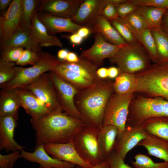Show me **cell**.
<instances>
[{"label": "cell", "instance_id": "681fc988", "mask_svg": "<svg viewBox=\"0 0 168 168\" xmlns=\"http://www.w3.org/2000/svg\"><path fill=\"white\" fill-rule=\"evenodd\" d=\"M108 69V77L111 78L116 77L119 75L120 72L118 68L112 67Z\"/></svg>", "mask_w": 168, "mask_h": 168}, {"label": "cell", "instance_id": "f546056e", "mask_svg": "<svg viewBox=\"0 0 168 168\" xmlns=\"http://www.w3.org/2000/svg\"><path fill=\"white\" fill-rule=\"evenodd\" d=\"M120 18L128 26L138 42L144 47L150 57L153 60H158V54L156 43L151 29L148 28L142 31L137 32L129 26L121 18Z\"/></svg>", "mask_w": 168, "mask_h": 168}, {"label": "cell", "instance_id": "bcb514c9", "mask_svg": "<svg viewBox=\"0 0 168 168\" xmlns=\"http://www.w3.org/2000/svg\"><path fill=\"white\" fill-rule=\"evenodd\" d=\"M68 39L72 43L76 45L81 44L84 39L77 33L69 35L68 36Z\"/></svg>", "mask_w": 168, "mask_h": 168}, {"label": "cell", "instance_id": "836d02e7", "mask_svg": "<svg viewBox=\"0 0 168 168\" xmlns=\"http://www.w3.org/2000/svg\"><path fill=\"white\" fill-rule=\"evenodd\" d=\"M38 2L35 0H21V28H31L32 18Z\"/></svg>", "mask_w": 168, "mask_h": 168}, {"label": "cell", "instance_id": "8fae6325", "mask_svg": "<svg viewBox=\"0 0 168 168\" xmlns=\"http://www.w3.org/2000/svg\"><path fill=\"white\" fill-rule=\"evenodd\" d=\"M21 27V0H13L0 17L1 41L11 37Z\"/></svg>", "mask_w": 168, "mask_h": 168}, {"label": "cell", "instance_id": "52a82bcc", "mask_svg": "<svg viewBox=\"0 0 168 168\" xmlns=\"http://www.w3.org/2000/svg\"><path fill=\"white\" fill-rule=\"evenodd\" d=\"M157 117H168V101L159 98H142L129 107L126 125L140 126L146 120Z\"/></svg>", "mask_w": 168, "mask_h": 168}, {"label": "cell", "instance_id": "5bb4252c", "mask_svg": "<svg viewBox=\"0 0 168 168\" xmlns=\"http://www.w3.org/2000/svg\"><path fill=\"white\" fill-rule=\"evenodd\" d=\"M84 0H44L40 1V12L72 19Z\"/></svg>", "mask_w": 168, "mask_h": 168}, {"label": "cell", "instance_id": "7c38bea8", "mask_svg": "<svg viewBox=\"0 0 168 168\" xmlns=\"http://www.w3.org/2000/svg\"><path fill=\"white\" fill-rule=\"evenodd\" d=\"M148 135L141 125L126 126L125 129L118 135L113 150L125 160L128 152Z\"/></svg>", "mask_w": 168, "mask_h": 168}, {"label": "cell", "instance_id": "4316f807", "mask_svg": "<svg viewBox=\"0 0 168 168\" xmlns=\"http://www.w3.org/2000/svg\"><path fill=\"white\" fill-rule=\"evenodd\" d=\"M51 71L73 85L79 91L85 89L96 85L79 73L61 67L58 65Z\"/></svg>", "mask_w": 168, "mask_h": 168}, {"label": "cell", "instance_id": "5b68a950", "mask_svg": "<svg viewBox=\"0 0 168 168\" xmlns=\"http://www.w3.org/2000/svg\"><path fill=\"white\" fill-rule=\"evenodd\" d=\"M39 59L31 67L16 66L17 73L13 79L0 85L2 89H11L22 87L31 83L42 74L52 70L60 60L50 54L41 50L38 52Z\"/></svg>", "mask_w": 168, "mask_h": 168}, {"label": "cell", "instance_id": "484cf974", "mask_svg": "<svg viewBox=\"0 0 168 168\" xmlns=\"http://www.w3.org/2000/svg\"><path fill=\"white\" fill-rule=\"evenodd\" d=\"M37 10L32 20L31 29L42 47L56 46L62 48L63 44L59 39L49 34L44 26L39 19Z\"/></svg>", "mask_w": 168, "mask_h": 168}, {"label": "cell", "instance_id": "d6a6232c", "mask_svg": "<svg viewBox=\"0 0 168 168\" xmlns=\"http://www.w3.org/2000/svg\"><path fill=\"white\" fill-rule=\"evenodd\" d=\"M151 30L156 43L158 63L168 62V34L161 28Z\"/></svg>", "mask_w": 168, "mask_h": 168}, {"label": "cell", "instance_id": "816d5d0a", "mask_svg": "<svg viewBox=\"0 0 168 168\" xmlns=\"http://www.w3.org/2000/svg\"><path fill=\"white\" fill-rule=\"evenodd\" d=\"M97 74L100 78L105 79L108 77V69L105 68H99L97 71Z\"/></svg>", "mask_w": 168, "mask_h": 168}, {"label": "cell", "instance_id": "b9f144b4", "mask_svg": "<svg viewBox=\"0 0 168 168\" xmlns=\"http://www.w3.org/2000/svg\"><path fill=\"white\" fill-rule=\"evenodd\" d=\"M110 168H134L125 163L124 160L114 150L106 158Z\"/></svg>", "mask_w": 168, "mask_h": 168}, {"label": "cell", "instance_id": "f5cc1de1", "mask_svg": "<svg viewBox=\"0 0 168 168\" xmlns=\"http://www.w3.org/2000/svg\"><path fill=\"white\" fill-rule=\"evenodd\" d=\"M69 52L66 49H60L58 52L57 58L60 60L65 61Z\"/></svg>", "mask_w": 168, "mask_h": 168}, {"label": "cell", "instance_id": "74e56055", "mask_svg": "<svg viewBox=\"0 0 168 168\" xmlns=\"http://www.w3.org/2000/svg\"><path fill=\"white\" fill-rule=\"evenodd\" d=\"M109 21L127 44L138 42L128 26L119 17L117 20Z\"/></svg>", "mask_w": 168, "mask_h": 168}, {"label": "cell", "instance_id": "f907efd6", "mask_svg": "<svg viewBox=\"0 0 168 168\" xmlns=\"http://www.w3.org/2000/svg\"><path fill=\"white\" fill-rule=\"evenodd\" d=\"M161 27L168 34V13L166 12L163 16Z\"/></svg>", "mask_w": 168, "mask_h": 168}, {"label": "cell", "instance_id": "ab89813d", "mask_svg": "<svg viewBox=\"0 0 168 168\" xmlns=\"http://www.w3.org/2000/svg\"><path fill=\"white\" fill-rule=\"evenodd\" d=\"M39 59L38 52L24 49L21 56L15 63L16 65L23 66L27 64L33 65Z\"/></svg>", "mask_w": 168, "mask_h": 168}, {"label": "cell", "instance_id": "30bf717a", "mask_svg": "<svg viewBox=\"0 0 168 168\" xmlns=\"http://www.w3.org/2000/svg\"><path fill=\"white\" fill-rule=\"evenodd\" d=\"M63 111L76 118L81 120L75 104L74 99L79 91L52 71L49 72Z\"/></svg>", "mask_w": 168, "mask_h": 168}, {"label": "cell", "instance_id": "3957f363", "mask_svg": "<svg viewBox=\"0 0 168 168\" xmlns=\"http://www.w3.org/2000/svg\"><path fill=\"white\" fill-rule=\"evenodd\" d=\"M137 76L134 91L161 96L168 100V62L158 63Z\"/></svg>", "mask_w": 168, "mask_h": 168}, {"label": "cell", "instance_id": "cb8c5ba5", "mask_svg": "<svg viewBox=\"0 0 168 168\" xmlns=\"http://www.w3.org/2000/svg\"><path fill=\"white\" fill-rule=\"evenodd\" d=\"M21 107L16 89L0 91V116H10L17 120Z\"/></svg>", "mask_w": 168, "mask_h": 168}, {"label": "cell", "instance_id": "7a4b0ae2", "mask_svg": "<svg viewBox=\"0 0 168 168\" xmlns=\"http://www.w3.org/2000/svg\"><path fill=\"white\" fill-rule=\"evenodd\" d=\"M114 91L113 83L105 79L79 91L75 97V104L81 120L86 125L102 128L105 109Z\"/></svg>", "mask_w": 168, "mask_h": 168}, {"label": "cell", "instance_id": "603a6c76", "mask_svg": "<svg viewBox=\"0 0 168 168\" xmlns=\"http://www.w3.org/2000/svg\"><path fill=\"white\" fill-rule=\"evenodd\" d=\"M79 57V60L77 62L60 60L58 65L79 73L95 84L101 82L103 79L97 74V70L100 65L84 58L80 56Z\"/></svg>", "mask_w": 168, "mask_h": 168}, {"label": "cell", "instance_id": "6f0895ef", "mask_svg": "<svg viewBox=\"0 0 168 168\" xmlns=\"http://www.w3.org/2000/svg\"></svg>", "mask_w": 168, "mask_h": 168}, {"label": "cell", "instance_id": "e0dca14e", "mask_svg": "<svg viewBox=\"0 0 168 168\" xmlns=\"http://www.w3.org/2000/svg\"><path fill=\"white\" fill-rule=\"evenodd\" d=\"M21 153V157L30 162L38 163L43 168H74L75 165L50 156L46 152L42 145H37L33 152L23 150Z\"/></svg>", "mask_w": 168, "mask_h": 168}, {"label": "cell", "instance_id": "f35d334b", "mask_svg": "<svg viewBox=\"0 0 168 168\" xmlns=\"http://www.w3.org/2000/svg\"><path fill=\"white\" fill-rule=\"evenodd\" d=\"M24 49L19 47H12L2 49L0 59L15 63L20 58Z\"/></svg>", "mask_w": 168, "mask_h": 168}, {"label": "cell", "instance_id": "9c48e42d", "mask_svg": "<svg viewBox=\"0 0 168 168\" xmlns=\"http://www.w3.org/2000/svg\"><path fill=\"white\" fill-rule=\"evenodd\" d=\"M23 88L33 93L46 106L50 113L63 111L49 73H44Z\"/></svg>", "mask_w": 168, "mask_h": 168}, {"label": "cell", "instance_id": "8d00e7d4", "mask_svg": "<svg viewBox=\"0 0 168 168\" xmlns=\"http://www.w3.org/2000/svg\"><path fill=\"white\" fill-rule=\"evenodd\" d=\"M15 63L7 62L0 59V85L13 79L17 73Z\"/></svg>", "mask_w": 168, "mask_h": 168}, {"label": "cell", "instance_id": "c3c4849f", "mask_svg": "<svg viewBox=\"0 0 168 168\" xmlns=\"http://www.w3.org/2000/svg\"><path fill=\"white\" fill-rule=\"evenodd\" d=\"M79 56L74 52H69L67 56L66 61L70 63H76L78 61Z\"/></svg>", "mask_w": 168, "mask_h": 168}, {"label": "cell", "instance_id": "ba28073f", "mask_svg": "<svg viewBox=\"0 0 168 168\" xmlns=\"http://www.w3.org/2000/svg\"><path fill=\"white\" fill-rule=\"evenodd\" d=\"M132 97V93L121 95L113 94L106 105L103 117V126L117 127L119 132L125 129Z\"/></svg>", "mask_w": 168, "mask_h": 168}, {"label": "cell", "instance_id": "f6af8a7d", "mask_svg": "<svg viewBox=\"0 0 168 168\" xmlns=\"http://www.w3.org/2000/svg\"><path fill=\"white\" fill-rule=\"evenodd\" d=\"M107 1L108 3L103 8L101 15L109 21L117 19L119 17L113 0H107Z\"/></svg>", "mask_w": 168, "mask_h": 168}, {"label": "cell", "instance_id": "9f6ffc18", "mask_svg": "<svg viewBox=\"0 0 168 168\" xmlns=\"http://www.w3.org/2000/svg\"><path fill=\"white\" fill-rule=\"evenodd\" d=\"M43 168L41 166H40V167H38V168Z\"/></svg>", "mask_w": 168, "mask_h": 168}, {"label": "cell", "instance_id": "9a60e30c", "mask_svg": "<svg viewBox=\"0 0 168 168\" xmlns=\"http://www.w3.org/2000/svg\"><path fill=\"white\" fill-rule=\"evenodd\" d=\"M43 145L47 153L54 158L84 168L93 166L80 157L71 141L66 143H52Z\"/></svg>", "mask_w": 168, "mask_h": 168}, {"label": "cell", "instance_id": "7dc6e473", "mask_svg": "<svg viewBox=\"0 0 168 168\" xmlns=\"http://www.w3.org/2000/svg\"><path fill=\"white\" fill-rule=\"evenodd\" d=\"M77 33L83 38H86L91 34L90 29L86 26H83L80 28Z\"/></svg>", "mask_w": 168, "mask_h": 168}, {"label": "cell", "instance_id": "44dd1931", "mask_svg": "<svg viewBox=\"0 0 168 168\" xmlns=\"http://www.w3.org/2000/svg\"><path fill=\"white\" fill-rule=\"evenodd\" d=\"M38 15L39 19L51 35L64 32L73 34L77 33L80 28L83 26L75 23L72 19L56 17L44 13H38Z\"/></svg>", "mask_w": 168, "mask_h": 168}, {"label": "cell", "instance_id": "4fadbf2b", "mask_svg": "<svg viewBox=\"0 0 168 168\" xmlns=\"http://www.w3.org/2000/svg\"><path fill=\"white\" fill-rule=\"evenodd\" d=\"M93 36L94 42L93 45L82 51L80 56L100 65L102 64L104 59L112 57L123 46L108 42L99 33H94Z\"/></svg>", "mask_w": 168, "mask_h": 168}, {"label": "cell", "instance_id": "11a10c76", "mask_svg": "<svg viewBox=\"0 0 168 168\" xmlns=\"http://www.w3.org/2000/svg\"><path fill=\"white\" fill-rule=\"evenodd\" d=\"M80 168H86L79 166ZM88 168H110V165L106 160L101 163Z\"/></svg>", "mask_w": 168, "mask_h": 168}, {"label": "cell", "instance_id": "4dcf8cb0", "mask_svg": "<svg viewBox=\"0 0 168 168\" xmlns=\"http://www.w3.org/2000/svg\"><path fill=\"white\" fill-rule=\"evenodd\" d=\"M166 10L163 8L139 6L135 11L145 19L152 29L161 28L162 18Z\"/></svg>", "mask_w": 168, "mask_h": 168}, {"label": "cell", "instance_id": "d6986e66", "mask_svg": "<svg viewBox=\"0 0 168 168\" xmlns=\"http://www.w3.org/2000/svg\"><path fill=\"white\" fill-rule=\"evenodd\" d=\"M107 0H84L72 20L75 23L87 26L101 15Z\"/></svg>", "mask_w": 168, "mask_h": 168}, {"label": "cell", "instance_id": "e575fe53", "mask_svg": "<svg viewBox=\"0 0 168 168\" xmlns=\"http://www.w3.org/2000/svg\"><path fill=\"white\" fill-rule=\"evenodd\" d=\"M135 161L131 163L134 168H168V162L155 163L147 156L141 153L134 156Z\"/></svg>", "mask_w": 168, "mask_h": 168}, {"label": "cell", "instance_id": "1f68e13d", "mask_svg": "<svg viewBox=\"0 0 168 168\" xmlns=\"http://www.w3.org/2000/svg\"><path fill=\"white\" fill-rule=\"evenodd\" d=\"M136 77L132 74L120 72L113 83L114 91L121 95L132 93L134 91Z\"/></svg>", "mask_w": 168, "mask_h": 168}, {"label": "cell", "instance_id": "ffe728a7", "mask_svg": "<svg viewBox=\"0 0 168 168\" xmlns=\"http://www.w3.org/2000/svg\"><path fill=\"white\" fill-rule=\"evenodd\" d=\"M2 49L9 47H16L29 49L38 52L40 50V44L31 28H21L8 39L1 41Z\"/></svg>", "mask_w": 168, "mask_h": 168}, {"label": "cell", "instance_id": "db71d44e", "mask_svg": "<svg viewBox=\"0 0 168 168\" xmlns=\"http://www.w3.org/2000/svg\"><path fill=\"white\" fill-rule=\"evenodd\" d=\"M12 0H0V9L2 11H3L9 6Z\"/></svg>", "mask_w": 168, "mask_h": 168}, {"label": "cell", "instance_id": "ac0fdd59", "mask_svg": "<svg viewBox=\"0 0 168 168\" xmlns=\"http://www.w3.org/2000/svg\"><path fill=\"white\" fill-rule=\"evenodd\" d=\"M16 89L21 107L31 118L39 119L50 114L45 105L32 92L23 88Z\"/></svg>", "mask_w": 168, "mask_h": 168}, {"label": "cell", "instance_id": "f1b7e54d", "mask_svg": "<svg viewBox=\"0 0 168 168\" xmlns=\"http://www.w3.org/2000/svg\"><path fill=\"white\" fill-rule=\"evenodd\" d=\"M141 125L148 134L168 141V117L151 118L145 121Z\"/></svg>", "mask_w": 168, "mask_h": 168}, {"label": "cell", "instance_id": "ee69618b", "mask_svg": "<svg viewBox=\"0 0 168 168\" xmlns=\"http://www.w3.org/2000/svg\"><path fill=\"white\" fill-rule=\"evenodd\" d=\"M138 6L130 2L129 0H127L119 4L115 7L119 17L124 18L135 11Z\"/></svg>", "mask_w": 168, "mask_h": 168}, {"label": "cell", "instance_id": "2e32d148", "mask_svg": "<svg viewBox=\"0 0 168 168\" xmlns=\"http://www.w3.org/2000/svg\"><path fill=\"white\" fill-rule=\"evenodd\" d=\"M16 121L11 116H0V150L14 152L26 148L17 143L14 138Z\"/></svg>", "mask_w": 168, "mask_h": 168}, {"label": "cell", "instance_id": "d590c367", "mask_svg": "<svg viewBox=\"0 0 168 168\" xmlns=\"http://www.w3.org/2000/svg\"><path fill=\"white\" fill-rule=\"evenodd\" d=\"M121 19L137 32L142 31L148 28L150 29L145 19L136 11L129 14L125 18Z\"/></svg>", "mask_w": 168, "mask_h": 168}, {"label": "cell", "instance_id": "83f0119b", "mask_svg": "<svg viewBox=\"0 0 168 168\" xmlns=\"http://www.w3.org/2000/svg\"><path fill=\"white\" fill-rule=\"evenodd\" d=\"M119 133L116 126H103L100 129L99 140L103 156L107 157L114 150L116 137Z\"/></svg>", "mask_w": 168, "mask_h": 168}, {"label": "cell", "instance_id": "277c9868", "mask_svg": "<svg viewBox=\"0 0 168 168\" xmlns=\"http://www.w3.org/2000/svg\"><path fill=\"white\" fill-rule=\"evenodd\" d=\"M100 129L96 126L86 125L71 141L80 157L92 166L106 160L103 155L100 145Z\"/></svg>", "mask_w": 168, "mask_h": 168}, {"label": "cell", "instance_id": "6da1fadb", "mask_svg": "<svg viewBox=\"0 0 168 168\" xmlns=\"http://www.w3.org/2000/svg\"><path fill=\"white\" fill-rule=\"evenodd\" d=\"M30 121L37 145L69 142L86 125L82 120L63 111L50 113L39 119L31 118Z\"/></svg>", "mask_w": 168, "mask_h": 168}, {"label": "cell", "instance_id": "60d3db41", "mask_svg": "<svg viewBox=\"0 0 168 168\" xmlns=\"http://www.w3.org/2000/svg\"><path fill=\"white\" fill-rule=\"evenodd\" d=\"M21 157V151L2 155L0 154V168H13L15 163Z\"/></svg>", "mask_w": 168, "mask_h": 168}, {"label": "cell", "instance_id": "7bdbcfd3", "mask_svg": "<svg viewBox=\"0 0 168 168\" xmlns=\"http://www.w3.org/2000/svg\"><path fill=\"white\" fill-rule=\"evenodd\" d=\"M129 1L138 6H148L168 9V0H129Z\"/></svg>", "mask_w": 168, "mask_h": 168}, {"label": "cell", "instance_id": "8992f818", "mask_svg": "<svg viewBox=\"0 0 168 168\" xmlns=\"http://www.w3.org/2000/svg\"><path fill=\"white\" fill-rule=\"evenodd\" d=\"M150 58L138 42L123 46L110 59L117 65L120 72L132 74L146 69L149 65Z\"/></svg>", "mask_w": 168, "mask_h": 168}, {"label": "cell", "instance_id": "d4e9b609", "mask_svg": "<svg viewBox=\"0 0 168 168\" xmlns=\"http://www.w3.org/2000/svg\"><path fill=\"white\" fill-rule=\"evenodd\" d=\"M138 145L146 149L149 155L168 162V141L148 134Z\"/></svg>", "mask_w": 168, "mask_h": 168}, {"label": "cell", "instance_id": "7402d4cb", "mask_svg": "<svg viewBox=\"0 0 168 168\" xmlns=\"http://www.w3.org/2000/svg\"><path fill=\"white\" fill-rule=\"evenodd\" d=\"M91 33H100L112 44L122 46L127 43L110 22L101 15L98 16L87 26Z\"/></svg>", "mask_w": 168, "mask_h": 168}]
</instances>
